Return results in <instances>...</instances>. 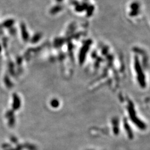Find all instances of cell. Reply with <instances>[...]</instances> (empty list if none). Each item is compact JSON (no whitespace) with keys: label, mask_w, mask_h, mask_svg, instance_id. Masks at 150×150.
I'll return each instance as SVG.
<instances>
[{"label":"cell","mask_w":150,"mask_h":150,"mask_svg":"<svg viewBox=\"0 0 150 150\" xmlns=\"http://www.w3.org/2000/svg\"><path fill=\"white\" fill-rule=\"evenodd\" d=\"M63 10V6L61 5H56L51 8L50 12L51 14L55 15L57 14Z\"/></svg>","instance_id":"cell-3"},{"label":"cell","mask_w":150,"mask_h":150,"mask_svg":"<svg viewBox=\"0 0 150 150\" xmlns=\"http://www.w3.org/2000/svg\"><path fill=\"white\" fill-rule=\"evenodd\" d=\"M86 5H85V4H82V5H79V4H77L76 6V8L75 10L77 12H82L84 10H85L86 8H87V7H86Z\"/></svg>","instance_id":"cell-5"},{"label":"cell","mask_w":150,"mask_h":150,"mask_svg":"<svg viewBox=\"0 0 150 150\" xmlns=\"http://www.w3.org/2000/svg\"><path fill=\"white\" fill-rule=\"evenodd\" d=\"M15 23V21L12 19L7 20L4 21L3 23L2 24V26L5 27L6 28H11L13 26Z\"/></svg>","instance_id":"cell-4"},{"label":"cell","mask_w":150,"mask_h":150,"mask_svg":"<svg viewBox=\"0 0 150 150\" xmlns=\"http://www.w3.org/2000/svg\"><path fill=\"white\" fill-rule=\"evenodd\" d=\"M41 34L40 33H37L36 35H34V36L32 38V43H36L37 41H39L40 40V38L41 37Z\"/></svg>","instance_id":"cell-7"},{"label":"cell","mask_w":150,"mask_h":150,"mask_svg":"<svg viewBox=\"0 0 150 150\" xmlns=\"http://www.w3.org/2000/svg\"><path fill=\"white\" fill-rule=\"evenodd\" d=\"M20 107V100L17 96L16 95L14 96V107L17 110Z\"/></svg>","instance_id":"cell-6"},{"label":"cell","mask_w":150,"mask_h":150,"mask_svg":"<svg viewBox=\"0 0 150 150\" xmlns=\"http://www.w3.org/2000/svg\"><path fill=\"white\" fill-rule=\"evenodd\" d=\"M140 3L139 2L135 1L131 3L130 5L129 15L132 17H135L139 15L140 14Z\"/></svg>","instance_id":"cell-1"},{"label":"cell","mask_w":150,"mask_h":150,"mask_svg":"<svg viewBox=\"0 0 150 150\" xmlns=\"http://www.w3.org/2000/svg\"><path fill=\"white\" fill-rule=\"evenodd\" d=\"M51 104L53 107H57L58 106L59 103L57 100H53L52 102H51Z\"/></svg>","instance_id":"cell-8"},{"label":"cell","mask_w":150,"mask_h":150,"mask_svg":"<svg viewBox=\"0 0 150 150\" xmlns=\"http://www.w3.org/2000/svg\"><path fill=\"white\" fill-rule=\"evenodd\" d=\"M56 2H57L58 3H60V2H62L63 0H56Z\"/></svg>","instance_id":"cell-10"},{"label":"cell","mask_w":150,"mask_h":150,"mask_svg":"<svg viewBox=\"0 0 150 150\" xmlns=\"http://www.w3.org/2000/svg\"><path fill=\"white\" fill-rule=\"evenodd\" d=\"M21 33H22V36L23 39L25 41H27L29 38V35L28 32L27 31L26 27L24 23H22L21 25Z\"/></svg>","instance_id":"cell-2"},{"label":"cell","mask_w":150,"mask_h":150,"mask_svg":"<svg viewBox=\"0 0 150 150\" xmlns=\"http://www.w3.org/2000/svg\"><path fill=\"white\" fill-rule=\"evenodd\" d=\"M1 50V46H0V51Z\"/></svg>","instance_id":"cell-11"},{"label":"cell","mask_w":150,"mask_h":150,"mask_svg":"<svg viewBox=\"0 0 150 150\" xmlns=\"http://www.w3.org/2000/svg\"><path fill=\"white\" fill-rule=\"evenodd\" d=\"M63 39H61V38H58V39H56L55 40V44L56 45H58V46H59V45H61L63 44Z\"/></svg>","instance_id":"cell-9"}]
</instances>
